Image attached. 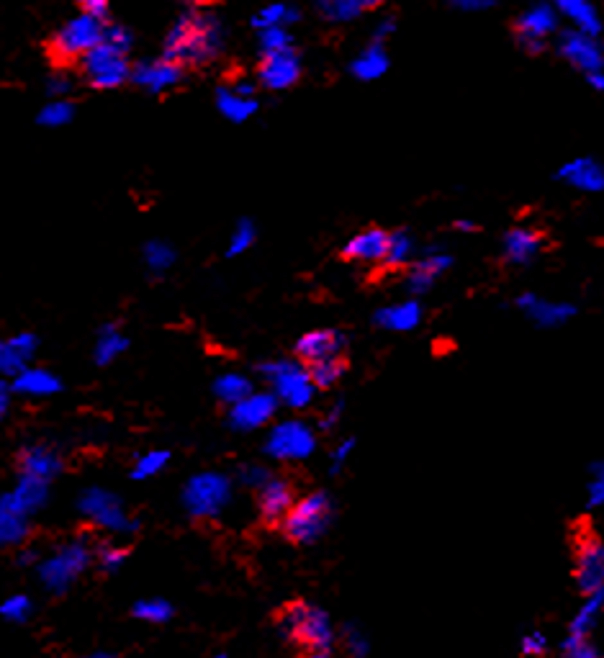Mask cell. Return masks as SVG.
<instances>
[{"mask_svg":"<svg viewBox=\"0 0 604 658\" xmlns=\"http://www.w3.org/2000/svg\"><path fill=\"white\" fill-rule=\"evenodd\" d=\"M545 247V234L540 229L515 227L504 234V258L512 265H527L538 258Z\"/></svg>","mask_w":604,"mask_h":658,"instance_id":"obj_19","label":"cell"},{"mask_svg":"<svg viewBox=\"0 0 604 658\" xmlns=\"http://www.w3.org/2000/svg\"><path fill=\"white\" fill-rule=\"evenodd\" d=\"M78 509L88 517L93 525H98L101 530L108 533H121V535H132L137 533V520L126 515L124 504L116 494L106 489H88L80 494Z\"/></svg>","mask_w":604,"mask_h":658,"instance_id":"obj_9","label":"cell"},{"mask_svg":"<svg viewBox=\"0 0 604 658\" xmlns=\"http://www.w3.org/2000/svg\"><path fill=\"white\" fill-rule=\"evenodd\" d=\"M183 75H186V67L178 65V62L170 60V57L150 62V65H142L132 72L134 83L142 85V88H147V90H152V93H160V90L173 88V85L180 83Z\"/></svg>","mask_w":604,"mask_h":658,"instance_id":"obj_20","label":"cell"},{"mask_svg":"<svg viewBox=\"0 0 604 658\" xmlns=\"http://www.w3.org/2000/svg\"><path fill=\"white\" fill-rule=\"evenodd\" d=\"M144 263H147L150 273L162 276V273H168L173 268L175 250L168 242H147V247H144Z\"/></svg>","mask_w":604,"mask_h":658,"instance_id":"obj_33","label":"cell"},{"mask_svg":"<svg viewBox=\"0 0 604 658\" xmlns=\"http://www.w3.org/2000/svg\"><path fill=\"white\" fill-rule=\"evenodd\" d=\"M168 461H170L168 450H150V453L139 455L137 463H134L132 468V479L137 481L150 479V476H155V473H160L162 468L168 466Z\"/></svg>","mask_w":604,"mask_h":658,"instance_id":"obj_36","label":"cell"},{"mask_svg":"<svg viewBox=\"0 0 604 658\" xmlns=\"http://www.w3.org/2000/svg\"><path fill=\"white\" fill-rule=\"evenodd\" d=\"M301 60L299 52L291 44L276 49H265L263 60L258 65V80L270 90H283L299 83Z\"/></svg>","mask_w":604,"mask_h":658,"instance_id":"obj_12","label":"cell"},{"mask_svg":"<svg viewBox=\"0 0 604 658\" xmlns=\"http://www.w3.org/2000/svg\"><path fill=\"white\" fill-rule=\"evenodd\" d=\"M358 3L363 11H376V8H381L386 0H358Z\"/></svg>","mask_w":604,"mask_h":658,"instance_id":"obj_54","label":"cell"},{"mask_svg":"<svg viewBox=\"0 0 604 658\" xmlns=\"http://www.w3.org/2000/svg\"><path fill=\"white\" fill-rule=\"evenodd\" d=\"M26 363H29V360L18 353L16 347L11 345V340H0V376L13 378L21 368H26Z\"/></svg>","mask_w":604,"mask_h":658,"instance_id":"obj_41","label":"cell"},{"mask_svg":"<svg viewBox=\"0 0 604 658\" xmlns=\"http://www.w3.org/2000/svg\"><path fill=\"white\" fill-rule=\"evenodd\" d=\"M522 653H545V638L540 633L527 635L522 641Z\"/></svg>","mask_w":604,"mask_h":658,"instance_id":"obj_51","label":"cell"},{"mask_svg":"<svg viewBox=\"0 0 604 658\" xmlns=\"http://www.w3.org/2000/svg\"><path fill=\"white\" fill-rule=\"evenodd\" d=\"M214 394L224 401V404H237L240 399H245L247 394H252V383L247 381L240 373H227V376L216 378L214 383Z\"/></svg>","mask_w":604,"mask_h":658,"instance_id":"obj_31","label":"cell"},{"mask_svg":"<svg viewBox=\"0 0 604 658\" xmlns=\"http://www.w3.org/2000/svg\"><path fill=\"white\" fill-rule=\"evenodd\" d=\"M106 36V24L103 18L90 16V13H80L78 18L67 21L62 29L54 31L44 44L47 60L60 70H72L80 67L83 60L88 57Z\"/></svg>","mask_w":604,"mask_h":658,"instance_id":"obj_1","label":"cell"},{"mask_svg":"<svg viewBox=\"0 0 604 658\" xmlns=\"http://www.w3.org/2000/svg\"><path fill=\"white\" fill-rule=\"evenodd\" d=\"M306 371H309L311 383H314V389H332L347 371V360L342 355H335V358H324L317 360V363L306 365Z\"/></svg>","mask_w":604,"mask_h":658,"instance_id":"obj_29","label":"cell"},{"mask_svg":"<svg viewBox=\"0 0 604 658\" xmlns=\"http://www.w3.org/2000/svg\"><path fill=\"white\" fill-rule=\"evenodd\" d=\"M389 237L391 234L386 229H365L342 247V260H347V263H383L386 250H389Z\"/></svg>","mask_w":604,"mask_h":658,"instance_id":"obj_17","label":"cell"},{"mask_svg":"<svg viewBox=\"0 0 604 658\" xmlns=\"http://www.w3.org/2000/svg\"><path fill=\"white\" fill-rule=\"evenodd\" d=\"M132 615L137 620H144V623H168L170 617H173V607L165 602V599H142L137 605L132 607Z\"/></svg>","mask_w":604,"mask_h":658,"instance_id":"obj_35","label":"cell"},{"mask_svg":"<svg viewBox=\"0 0 604 658\" xmlns=\"http://www.w3.org/2000/svg\"><path fill=\"white\" fill-rule=\"evenodd\" d=\"M409 252H412V240H409L407 232H394L389 237V250H386V258H383V263H386V268H404L407 265V258Z\"/></svg>","mask_w":604,"mask_h":658,"instance_id":"obj_38","label":"cell"},{"mask_svg":"<svg viewBox=\"0 0 604 658\" xmlns=\"http://www.w3.org/2000/svg\"><path fill=\"white\" fill-rule=\"evenodd\" d=\"M80 3V13H90V16L103 18V11H106V0H78Z\"/></svg>","mask_w":604,"mask_h":658,"instance_id":"obj_52","label":"cell"},{"mask_svg":"<svg viewBox=\"0 0 604 658\" xmlns=\"http://www.w3.org/2000/svg\"><path fill=\"white\" fill-rule=\"evenodd\" d=\"M587 597H589V602L581 607V612L576 615L574 625H571V635H589L594 620H597L599 612L604 610V587L597 589V592L587 594Z\"/></svg>","mask_w":604,"mask_h":658,"instance_id":"obj_34","label":"cell"},{"mask_svg":"<svg viewBox=\"0 0 604 658\" xmlns=\"http://www.w3.org/2000/svg\"><path fill=\"white\" fill-rule=\"evenodd\" d=\"M18 466H21V473L42 481H52L62 471L60 455L54 453L52 448H47V445H31V448L21 450Z\"/></svg>","mask_w":604,"mask_h":658,"instance_id":"obj_22","label":"cell"},{"mask_svg":"<svg viewBox=\"0 0 604 658\" xmlns=\"http://www.w3.org/2000/svg\"><path fill=\"white\" fill-rule=\"evenodd\" d=\"M47 489H49V481L34 479V476H26V473H21V479H18L13 494H16V497L21 499V502H24L31 512H36V509L47 502Z\"/></svg>","mask_w":604,"mask_h":658,"instance_id":"obj_32","label":"cell"},{"mask_svg":"<svg viewBox=\"0 0 604 658\" xmlns=\"http://www.w3.org/2000/svg\"><path fill=\"white\" fill-rule=\"evenodd\" d=\"M260 373L273 383V394L286 407L301 409L306 407L314 396V383L304 363H291V360H273V363L260 365Z\"/></svg>","mask_w":604,"mask_h":658,"instance_id":"obj_8","label":"cell"},{"mask_svg":"<svg viewBox=\"0 0 604 658\" xmlns=\"http://www.w3.org/2000/svg\"><path fill=\"white\" fill-rule=\"evenodd\" d=\"M455 227L463 229V232H473V229H479L473 222H455Z\"/></svg>","mask_w":604,"mask_h":658,"instance_id":"obj_55","label":"cell"},{"mask_svg":"<svg viewBox=\"0 0 604 658\" xmlns=\"http://www.w3.org/2000/svg\"><path fill=\"white\" fill-rule=\"evenodd\" d=\"M188 3H193V6H211L216 0H188Z\"/></svg>","mask_w":604,"mask_h":658,"instance_id":"obj_57","label":"cell"},{"mask_svg":"<svg viewBox=\"0 0 604 658\" xmlns=\"http://www.w3.org/2000/svg\"><path fill=\"white\" fill-rule=\"evenodd\" d=\"M216 103L222 108V114L232 121H245L247 116L255 114L258 103L252 101V88H222L216 93Z\"/></svg>","mask_w":604,"mask_h":658,"instance_id":"obj_24","label":"cell"},{"mask_svg":"<svg viewBox=\"0 0 604 658\" xmlns=\"http://www.w3.org/2000/svg\"><path fill=\"white\" fill-rule=\"evenodd\" d=\"M70 116H72L70 103H52V106H47L42 111V121L49 126L65 124V121H70Z\"/></svg>","mask_w":604,"mask_h":658,"instance_id":"obj_46","label":"cell"},{"mask_svg":"<svg viewBox=\"0 0 604 658\" xmlns=\"http://www.w3.org/2000/svg\"><path fill=\"white\" fill-rule=\"evenodd\" d=\"M31 509L8 491L0 497V548H13L29 538Z\"/></svg>","mask_w":604,"mask_h":658,"instance_id":"obj_14","label":"cell"},{"mask_svg":"<svg viewBox=\"0 0 604 658\" xmlns=\"http://www.w3.org/2000/svg\"><path fill=\"white\" fill-rule=\"evenodd\" d=\"M126 347H129V340L121 335V329L116 324H106L101 327L96 337V347H93V358H96L98 365H108L114 363L119 355L126 353Z\"/></svg>","mask_w":604,"mask_h":658,"instance_id":"obj_25","label":"cell"},{"mask_svg":"<svg viewBox=\"0 0 604 658\" xmlns=\"http://www.w3.org/2000/svg\"><path fill=\"white\" fill-rule=\"evenodd\" d=\"M353 70H355V75L363 80L378 78V75L386 70V54L381 52V47H371L358 62H355Z\"/></svg>","mask_w":604,"mask_h":658,"instance_id":"obj_39","label":"cell"},{"mask_svg":"<svg viewBox=\"0 0 604 658\" xmlns=\"http://www.w3.org/2000/svg\"><path fill=\"white\" fill-rule=\"evenodd\" d=\"M322 6L327 8L332 18H350L358 11H363L358 0H322Z\"/></svg>","mask_w":604,"mask_h":658,"instance_id":"obj_45","label":"cell"},{"mask_svg":"<svg viewBox=\"0 0 604 658\" xmlns=\"http://www.w3.org/2000/svg\"><path fill=\"white\" fill-rule=\"evenodd\" d=\"M520 306L535 319V322H540V324H558L574 314V306L548 304V301H540V299H535V296H522Z\"/></svg>","mask_w":604,"mask_h":658,"instance_id":"obj_30","label":"cell"},{"mask_svg":"<svg viewBox=\"0 0 604 658\" xmlns=\"http://www.w3.org/2000/svg\"><path fill=\"white\" fill-rule=\"evenodd\" d=\"M589 494H592V497H589V504H592V507H597V504L604 502V466H599L597 473H594L592 486H589Z\"/></svg>","mask_w":604,"mask_h":658,"instance_id":"obj_49","label":"cell"},{"mask_svg":"<svg viewBox=\"0 0 604 658\" xmlns=\"http://www.w3.org/2000/svg\"><path fill=\"white\" fill-rule=\"evenodd\" d=\"M278 630L283 638H288L299 651L309 653V656L324 658L332 653L335 635H332L327 615L319 607H311L306 602L286 605L278 615Z\"/></svg>","mask_w":604,"mask_h":658,"instance_id":"obj_3","label":"cell"},{"mask_svg":"<svg viewBox=\"0 0 604 658\" xmlns=\"http://www.w3.org/2000/svg\"><path fill=\"white\" fill-rule=\"evenodd\" d=\"M561 6L566 8V13L569 16H574L576 21H579V29L584 31V34H597L599 31V24H597V13H594V8L589 6V0H561Z\"/></svg>","mask_w":604,"mask_h":658,"instance_id":"obj_37","label":"cell"},{"mask_svg":"<svg viewBox=\"0 0 604 658\" xmlns=\"http://www.w3.org/2000/svg\"><path fill=\"white\" fill-rule=\"evenodd\" d=\"M34 556H36L34 551H26V553H21V563H31V561H34Z\"/></svg>","mask_w":604,"mask_h":658,"instance_id":"obj_56","label":"cell"},{"mask_svg":"<svg viewBox=\"0 0 604 658\" xmlns=\"http://www.w3.org/2000/svg\"><path fill=\"white\" fill-rule=\"evenodd\" d=\"M556 29V16L551 8L538 6L533 11H527L515 21V36L517 42L527 49L530 54H538L545 49V39Z\"/></svg>","mask_w":604,"mask_h":658,"instance_id":"obj_16","label":"cell"},{"mask_svg":"<svg viewBox=\"0 0 604 658\" xmlns=\"http://www.w3.org/2000/svg\"><path fill=\"white\" fill-rule=\"evenodd\" d=\"M450 263H453V260H450L448 255H430V258L419 260V263L412 265V270H409V288H412L414 294L427 291V288L432 286V281H435L445 268H450Z\"/></svg>","mask_w":604,"mask_h":658,"instance_id":"obj_28","label":"cell"},{"mask_svg":"<svg viewBox=\"0 0 604 658\" xmlns=\"http://www.w3.org/2000/svg\"><path fill=\"white\" fill-rule=\"evenodd\" d=\"M561 178H566L571 186L587 188V191H602L604 188V168L594 160L571 162L561 170Z\"/></svg>","mask_w":604,"mask_h":658,"instance_id":"obj_27","label":"cell"},{"mask_svg":"<svg viewBox=\"0 0 604 658\" xmlns=\"http://www.w3.org/2000/svg\"><path fill=\"white\" fill-rule=\"evenodd\" d=\"M11 396H13V386L0 378V422L6 419L8 409H11Z\"/></svg>","mask_w":604,"mask_h":658,"instance_id":"obj_50","label":"cell"},{"mask_svg":"<svg viewBox=\"0 0 604 658\" xmlns=\"http://www.w3.org/2000/svg\"><path fill=\"white\" fill-rule=\"evenodd\" d=\"M329 520H332V504L324 491H317L304 499H296L294 507L288 509V515L278 527L283 530L288 543L311 545L322 538Z\"/></svg>","mask_w":604,"mask_h":658,"instance_id":"obj_5","label":"cell"},{"mask_svg":"<svg viewBox=\"0 0 604 658\" xmlns=\"http://www.w3.org/2000/svg\"><path fill=\"white\" fill-rule=\"evenodd\" d=\"M419 319H422V309H419L417 301H407V304H396L386 306L376 314V322L383 329H396V332H404V329L417 327Z\"/></svg>","mask_w":604,"mask_h":658,"instance_id":"obj_26","label":"cell"},{"mask_svg":"<svg viewBox=\"0 0 604 658\" xmlns=\"http://www.w3.org/2000/svg\"><path fill=\"white\" fill-rule=\"evenodd\" d=\"M345 350V337L335 329H317V332H306L304 337H299L296 342L294 353L296 358L301 360L304 365L317 363V360L324 358H335V355H342Z\"/></svg>","mask_w":604,"mask_h":658,"instance_id":"obj_18","label":"cell"},{"mask_svg":"<svg viewBox=\"0 0 604 658\" xmlns=\"http://www.w3.org/2000/svg\"><path fill=\"white\" fill-rule=\"evenodd\" d=\"M216 52H219V29L211 18L201 13H191L178 21L165 44V57L183 67L209 65Z\"/></svg>","mask_w":604,"mask_h":658,"instance_id":"obj_2","label":"cell"},{"mask_svg":"<svg viewBox=\"0 0 604 658\" xmlns=\"http://www.w3.org/2000/svg\"><path fill=\"white\" fill-rule=\"evenodd\" d=\"M278 409L276 394H247L229 409V422L237 430H258L268 425Z\"/></svg>","mask_w":604,"mask_h":658,"instance_id":"obj_15","label":"cell"},{"mask_svg":"<svg viewBox=\"0 0 604 658\" xmlns=\"http://www.w3.org/2000/svg\"><path fill=\"white\" fill-rule=\"evenodd\" d=\"M242 484L245 486H252V489H260V486L265 484V481L270 479V473L265 471V468L260 466H250V468H242Z\"/></svg>","mask_w":604,"mask_h":658,"instance_id":"obj_48","label":"cell"},{"mask_svg":"<svg viewBox=\"0 0 604 658\" xmlns=\"http://www.w3.org/2000/svg\"><path fill=\"white\" fill-rule=\"evenodd\" d=\"M314 445H317V440L304 422H283V425L273 427L265 440V450L276 461H301V458L311 455Z\"/></svg>","mask_w":604,"mask_h":658,"instance_id":"obj_10","label":"cell"},{"mask_svg":"<svg viewBox=\"0 0 604 658\" xmlns=\"http://www.w3.org/2000/svg\"><path fill=\"white\" fill-rule=\"evenodd\" d=\"M563 54L569 57L574 65H579L581 70L597 72L604 67V54L599 49V44L594 42L592 34H566L563 36Z\"/></svg>","mask_w":604,"mask_h":658,"instance_id":"obj_23","label":"cell"},{"mask_svg":"<svg viewBox=\"0 0 604 658\" xmlns=\"http://www.w3.org/2000/svg\"><path fill=\"white\" fill-rule=\"evenodd\" d=\"M576 584L584 594H592L604 587V543L599 535L581 533L574 548Z\"/></svg>","mask_w":604,"mask_h":658,"instance_id":"obj_11","label":"cell"},{"mask_svg":"<svg viewBox=\"0 0 604 658\" xmlns=\"http://www.w3.org/2000/svg\"><path fill=\"white\" fill-rule=\"evenodd\" d=\"M296 502V484L286 476H270L258 489V509L265 525H281Z\"/></svg>","mask_w":604,"mask_h":658,"instance_id":"obj_13","label":"cell"},{"mask_svg":"<svg viewBox=\"0 0 604 658\" xmlns=\"http://www.w3.org/2000/svg\"><path fill=\"white\" fill-rule=\"evenodd\" d=\"M8 340H11V345L16 347L26 360H29L31 355L36 353V347H39V340H36V335H31V332H18V335L8 337Z\"/></svg>","mask_w":604,"mask_h":658,"instance_id":"obj_47","label":"cell"},{"mask_svg":"<svg viewBox=\"0 0 604 658\" xmlns=\"http://www.w3.org/2000/svg\"><path fill=\"white\" fill-rule=\"evenodd\" d=\"M252 242H255V227L250 222H240V227L234 229L232 240H229V255H242L245 250H250Z\"/></svg>","mask_w":604,"mask_h":658,"instance_id":"obj_43","label":"cell"},{"mask_svg":"<svg viewBox=\"0 0 604 658\" xmlns=\"http://www.w3.org/2000/svg\"><path fill=\"white\" fill-rule=\"evenodd\" d=\"M85 80L93 88H119L132 78L129 62H126V44L121 31H108L103 42L88 54L80 65Z\"/></svg>","mask_w":604,"mask_h":658,"instance_id":"obj_4","label":"cell"},{"mask_svg":"<svg viewBox=\"0 0 604 658\" xmlns=\"http://www.w3.org/2000/svg\"><path fill=\"white\" fill-rule=\"evenodd\" d=\"M96 561L106 574H114V571L121 569V563L126 561V551L124 548H116V545H103V548H98Z\"/></svg>","mask_w":604,"mask_h":658,"instance_id":"obj_42","label":"cell"},{"mask_svg":"<svg viewBox=\"0 0 604 658\" xmlns=\"http://www.w3.org/2000/svg\"><path fill=\"white\" fill-rule=\"evenodd\" d=\"M13 391L21 396H31V399H44V396H54L62 389V381L47 368H21L13 376Z\"/></svg>","mask_w":604,"mask_h":658,"instance_id":"obj_21","label":"cell"},{"mask_svg":"<svg viewBox=\"0 0 604 658\" xmlns=\"http://www.w3.org/2000/svg\"><path fill=\"white\" fill-rule=\"evenodd\" d=\"M353 440H347V443H342L340 448H337V453H335V468H340L342 466V461H345L347 458V450L353 448Z\"/></svg>","mask_w":604,"mask_h":658,"instance_id":"obj_53","label":"cell"},{"mask_svg":"<svg viewBox=\"0 0 604 658\" xmlns=\"http://www.w3.org/2000/svg\"><path fill=\"white\" fill-rule=\"evenodd\" d=\"M563 651L571 658H592L597 656V648L589 643V635H569V641L563 646Z\"/></svg>","mask_w":604,"mask_h":658,"instance_id":"obj_44","label":"cell"},{"mask_svg":"<svg viewBox=\"0 0 604 658\" xmlns=\"http://www.w3.org/2000/svg\"><path fill=\"white\" fill-rule=\"evenodd\" d=\"M232 484L222 473H198L183 489V507L193 520H214L229 504Z\"/></svg>","mask_w":604,"mask_h":658,"instance_id":"obj_7","label":"cell"},{"mask_svg":"<svg viewBox=\"0 0 604 658\" xmlns=\"http://www.w3.org/2000/svg\"><path fill=\"white\" fill-rule=\"evenodd\" d=\"M96 553L90 551V543L85 538H75L70 543H65L60 551L49 556L47 561L39 566V576H42V584L49 592L60 594L65 589L72 587V581L78 579L85 569L90 566Z\"/></svg>","mask_w":604,"mask_h":658,"instance_id":"obj_6","label":"cell"},{"mask_svg":"<svg viewBox=\"0 0 604 658\" xmlns=\"http://www.w3.org/2000/svg\"><path fill=\"white\" fill-rule=\"evenodd\" d=\"M31 610H34V605H31V599L24 597V594H13V597H8L3 605H0V615H3V620H8V623H26L31 617Z\"/></svg>","mask_w":604,"mask_h":658,"instance_id":"obj_40","label":"cell"}]
</instances>
